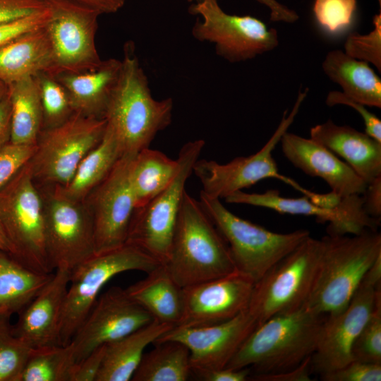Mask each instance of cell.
<instances>
[{
  "label": "cell",
  "mask_w": 381,
  "mask_h": 381,
  "mask_svg": "<svg viewBox=\"0 0 381 381\" xmlns=\"http://www.w3.org/2000/svg\"><path fill=\"white\" fill-rule=\"evenodd\" d=\"M121 66V60L110 58L102 60L100 66L92 71L54 76L66 90L74 112L104 119Z\"/></svg>",
  "instance_id": "24"
},
{
  "label": "cell",
  "mask_w": 381,
  "mask_h": 381,
  "mask_svg": "<svg viewBox=\"0 0 381 381\" xmlns=\"http://www.w3.org/2000/svg\"><path fill=\"white\" fill-rule=\"evenodd\" d=\"M326 104L329 107L338 104L346 105L357 111L363 120L365 133L381 142V121L377 116L369 111L365 105L347 97L340 91H330L327 95Z\"/></svg>",
  "instance_id": "43"
},
{
  "label": "cell",
  "mask_w": 381,
  "mask_h": 381,
  "mask_svg": "<svg viewBox=\"0 0 381 381\" xmlns=\"http://www.w3.org/2000/svg\"><path fill=\"white\" fill-rule=\"evenodd\" d=\"M310 135L342 158L367 184L381 176V142L365 133L327 120L312 127Z\"/></svg>",
  "instance_id": "23"
},
{
  "label": "cell",
  "mask_w": 381,
  "mask_h": 381,
  "mask_svg": "<svg viewBox=\"0 0 381 381\" xmlns=\"http://www.w3.org/2000/svg\"><path fill=\"white\" fill-rule=\"evenodd\" d=\"M380 298L381 255L368 271L347 306L327 315L311 356L312 373L320 375L352 361V345Z\"/></svg>",
  "instance_id": "14"
},
{
  "label": "cell",
  "mask_w": 381,
  "mask_h": 381,
  "mask_svg": "<svg viewBox=\"0 0 381 381\" xmlns=\"http://www.w3.org/2000/svg\"><path fill=\"white\" fill-rule=\"evenodd\" d=\"M132 156L123 155L83 201L93 222L95 253L114 249L126 242L136 208L128 180Z\"/></svg>",
  "instance_id": "16"
},
{
  "label": "cell",
  "mask_w": 381,
  "mask_h": 381,
  "mask_svg": "<svg viewBox=\"0 0 381 381\" xmlns=\"http://www.w3.org/2000/svg\"><path fill=\"white\" fill-rule=\"evenodd\" d=\"M35 145L9 142L0 149V190L29 162Z\"/></svg>",
  "instance_id": "40"
},
{
  "label": "cell",
  "mask_w": 381,
  "mask_h": 381,
  "mask_svg": "<svg viewBox=\"0 0 381 381\" xmlns=\"http://www.w3.org/2000/svg\"><path fill=\"white\" fill-rule=\"evenodd\" d=\"M200 202L228 244L237 272L254 283L279 260L310 236L306 229L282 234L244 219L220 199L200 191Z\"/></svg>",
  "instance_id": "5"
},
{
  "label": "cell",
  "mask_w": 381,
  "mask_h": 381,
  "mask_svg": "<svg viewBox=\"0 0 381 381\" xmlns=\"http://www.w3.org/2000/svg\"><path fill=\"white\" fill-rule=\"evenodd\" d=\"M254 284L236 271L183 288V311L176 326L210 325L234 318L248 310Z\"/></svg>",
  "instance_id": "20"
},
{
  "label": "cell",
  "mask_w": 381,
  "mask_h": 381,
  "mask_svg": "<svg viewBox=\"0 0 381 381\" xmlns=\"http://www.w3.org/2000/svg\"><path fill=\"white\" fill-rule=\"evenodd\" d=\"M322 68L347 97L365 106L381 107V79L368 63L334 49L326 54Z\"/></svg>",
  "instance_id": "27"
},
{
  "label": "cell",
  "mask_w": 381,
  "mask_h": 381,
  "mask_svg": "<svg viewBox=\"0 0 381 381\" xmlns=\"http://www.w3.org/2000/svg\"><path fill=\"white\" fill-rule=\"evenodd\" d=\"M324 248L310 236L254 284L248 308L258 325L303 307L313 285Z\"/></svg>",
  "instance_id": "7"
},
{
  "label": "cell",
  "mask_w": 381,
  "mask_h": 381,
  "mask_svg": "<svg viewBox=\"0 0 381 381\" xmlns=\"http://www.w3.org/2000/svg\"><path fill=\"white\" fill-rule=\"evenodd\" d=\"M323 381H380L381 363L352 360L344 365L320 375Z\"/></svg>",
  "instance_id": "41"
},
{
  "label": "cell",
  "mask_w": 381,
  "mask_h": 381,
  "mask_svg": "<svg viewBox=\"0 0 381 381\" xmlns=\"http://www.w3.org/2000/svg\"><path fill=\"white\" fill-rule=\"evenodd\" d=\"M255 1L266 6L270 10V19L272 22L293 23L296 22L299 18V16L295 11L279 3L277 0Z\"/></svg>",
  "instance_id": "50"
},
{
  "label": "cell",
  "mask_w": 381,
  "mask_h": 381,
  "mask_svg": "<svg viewBox=\"0 0 381 381\" xmlns=\"http://www.w3.org/2000/svg\"><path fill=\"white\" fill-rule=\"evenodd\" d=\"M104 119L74 112L62 123L41 131L28 162L40 186H66L87 154L102 139Z\"/></svg>",
  "instance_id": "9"
},
{
  "label": "cell",
  "mask_w": 381,
  "mask_h": 381,
  "mask_svg": "<svg viewBox=\"0 0 381 381\" xmlns=\"http://www.w3.org/2000/svg\"><path fill=\"white\" fill-rule=\"evenodd\" d=\"M116 84L110 96L104 119L123 155H134L149 147L157 134L171 122L173 99H155L135 53L127 42Z\"/></svg>",
  "instance_id": "1"
},
{
  "label": "cell",
  "mask_w": 381,
  "mask_h": 381,
  "mask_svg": "<svg viewBox=\"0 0 381 381\" xmlns=\"http://www.w3.org/2000/svg\"><path fill=\"white\" fill-rule=\"evenodd\" d=\"M225 201L265 207L279 213L315 217L320 223L328 222L327 234L356 235L366 230H377L380 219L374 218L365 211L363 195L353 194L341 196L334 207L320 206L304 195L286 198L278 190H267L262 193L236 191Z\"/></svg>",
  "instance_id": "17"
},
{
  "label": "cell",
  "mask_w": 381,
  "mask_h": 381,
  "mask_svg": "<svg viewBox=\"0 0 381 381\" xmlns=\"http://www.w3.org/2000/svg\"><path fill=\"white\" fill-rule=\"evenodd\" d=\"M163 265L182 289L236 272L225 239L200 201L186 191Z\"/></svg>",
  "instance_id": "3"
},
{
  "label": "cell",
  "mask_w": 381,
  "mask_h": 381,
  "mask_svg": "<svg viewBox=\"0 0 381 381\" xmlns=\"http://www.w3.org/2000/svg\"><path fill=\"white\" fill-rule=\"evenodd\" d=\"M189 13L201 17L192 28L193 37L213 44L217 54L231 63L254 59L279 45L277 30L255 17L224 12L219 0H197Z\"/></svg>",
  "instance_id": "11"
},
{
  "label": "cell",
  "mask_w": 381,
  "mask_h": 381,
  "mask_svg": "<svg viewBox=\"0 0 381 381\" xmlns=\"http://www.w3.org/2000/svg\"><path fill=\"white\" fill-rule=\"evenodd\" d=\"M36 77L42 106V130L48 129L64 122L74 111L66 90L54 75L42 72Z\"/></svg>",
  "instance_id": "36"
},
{
  "label": "cell",
  "mask_w": 381,
  "mask_h": 381,
  "mask_svg": "<svg viewBox=\"0 0 381 381\" xmlns=\"http://www.w3.org/2000/svg\"><path fill=\"white\" fill-rule=\"evenodd\" d=\"M0 250L6 252L11 255L14 253L13 247L6 235V233L0 222Z\"/></svg>",
  "instance_id": "52"
},
{
  "label": "cell",
  "mask_w": 381,
  "mask_h": 381,
  "mask_svg": "<svg viewBox=\"0 0 381 381\" xmlns=\"http://www.w3.org/2000/svg\"><path fill=\"white\" fill-rule=\"evenodd\" d=\"M54 272L32 270L0 250V315L20 312L51 280Z\"/></svg>",
  "instance_id": "30"
},
{
  "label": "cell",
  "mask_w": 381,
  "mask_h": 381,
  "mask_svg": "<svg viewBox=\"0 0 381 381\" xmlns=\"http://www.w3.org/2000/svg\"><path fill=\"white\" fill-rule=\"evenodd\" d=\"M352 360L381 363V298L351 347Z\"/></svg>",
  "instance_id": "38"
},
{
  "label": "cell",
  "mask_w": 381,
  "mask_h": 381,
  "mask_svg": "<svg viewBox=\"0 0 381 381\" xmlns=\"http://www.w3.org/2000/svg\"><path fill=\"white\" fill-rule=\"evenodd\" d=\"M161 263L139 248L126 243L95 253L71 271L61 318L59 344H68L99 296L114 276L128 271L148 273Z\"/></svg>",
  "instance_id": "6"
},
{
  "label": "cell",
  "mask_w": 381,
  "mask_h": 381,
  "mask_svg": "<svg viewBox=\"0 0 381 381\" xmlns=\"http://www.w3.org/2000/svg\"><path fill=\"white\" fill-rule=\"evenodd\" d=\"M374 25L368 34L351 32L346 37L344 52L358 60L373 64L381 71V11L373 18Z\"/></svg>",
  "instance_id": "39"
},
{
  "label": "cell",
  "mask_w": 381,
  "mask_h": 381,
  "mask_svg": "<svg viewBox=\"0 0 381 381\" xmlns=\"http://www.w3.org/2000/svg\"><path fill=\"white\" fill-rule=\"evenodd\" d=\"M123 155L117 139L106 126L102 140L83 159L69 183L56 187L66 197L83 202Z\"/></svg>",
  "instance_id": "32"
},
{
  "label": "cell",
  "mask_w": 381,
  "mask_h": 381,
  "mask_svg": "<svg viewBox=\"0 0 381 381\" xmlns=\"http://www.w3.org/2000/svg\"><path fill=\"white\" fill-rule=\"evenodd\" d=\"M179 169L178 159L163 152L145 148L131 157L128 180L136 208L154 198L174 179Z\"/></svg>",
  "instance_id": "29"
},
{
  "label": "cell",
  "mask_w": 381,
  "mask_h": 381,
  "mask_svg": "<svg viewBox=\"0 0 381 381\" xmlns=\"http://www.w3.org/2000/svg\"><path fill=\"white\" fill-rule=\"evenodd\" d=\"M0 222L14 259L36 272H54L46 250L43 199L28 162L0 190Z\"/></svg>",
  "instance_id": "8"
},
{
  "label": "cell",
  "mask_w": 381,
  "mask_h": 381,
  "mask_svg": "<svg viewBox=\"0 0 381 381\" xmlns=\"http://www.w3.org/2000/svg\"><path fill=\"white\" fill-rule=\"evenodd\" d=\"M44 238L53 271H71L95 254L94 226L83 202L64 195L56 186H42Z\"/></svg>",
  "instance_id": "13"
},
{
  "label": "cell",
  "mask_w": 381,
  "mask_h": 381,
  "mask_svg": "<svg viewBox=\"0 0 381 381\" xmlns=\"http://www.w3.org/2000/svg\"><path fill=\"white\" fill-rule=\"evenodd\" d=\"M71 271L56 269L51 280L20 311L13 333L32 348L59 344L62 310Z\"/></svg>",
  "instance_id": "22"
},
{
  "label": "cell",
  "mask_w": 381,
  "mask_h": 381,
  "mask_svg": "<svg viewBox=\"0 0 381 381\" xmlns=\"http://www.w3.org/2000/svg\"><path fill=\"white\" fill-rule=\"evenodd\" d=\"M188 2L193 3L196 1L197 0H187Z\"/></svg>",
  "instance_id": "54"
},
{
  "label": "cell",
  "mask_w": 381,
  "mask_h": 381,
  "mask_svg": "<svg viewBox=\"0 0 381 381\" xmlns=\"http://www.w3.org/2000/svg\"><path fill=\"white\" fill-rule=\"evenodd\" d=\"M308 91V89L306 88L298 92L291 111L289 114L287 111L284 112L274 133L256 153L247 157H236L226 164H219L214 160L198 159L193 166V173L201 183V191L209 197L224 199L261 180L275 178L307 195L309 190L279 172L272 152L283 134L294 122Z\"/></svg>",
  "instance_id": "12"
},
{
  "label": "cell",
  "mask_w": 381,
  "mask_h": 381,
  "mask_svg": "<svg viewBox=\"0 0 381 381\" xmlns=\"http://www.w3.org/2000/svg\"><path fill=\"white\" fill-rule=\"evenodd\" d=\"M46 5L72 6L93 10L102 14L114 13L119 11L126 0H38Z\"/></svg>",
  "instance_id": "46"
},
{
  "label": "cell",
  "mask_w": 381,
  "mask_h": 381,
  "mask_svg": "<svg viewBox=\"0 0 381 381\" xmlns=\"http://www.w3.org/2000/svg\"><path fill=\"white\" fill-rule=\"evenodd\" d=\"M173 327L154 320L131 334L107 344L96 381L131 380L145 348Z\"/></svg>",
  "instance_id": "26"
},
{
  "label": "cell",
  "mask_w": 381,
  "mask_h": 381,
  "mask_svg": "<svg viewBox=\"0 0 381 381\" xmlns=\"http://www.w3.org/2000/svg\"><path fill=\"white\" fill-rule=\"evenodd\" d=\"M106 344L102 345L74 366L71 381H96L103 361Z\"/></svg>",
  "instance_id": "45"
},
{
  "label": "cell",
  "mask_w": 381,
  "mask_h": 381,
  "mask_svg": "<svg viewBox=\"0 0 381 381\" xmlns=\"http://www.w3.org/2000/svg\"><path fill=\"white\" fill-rule=\"evenodd\" d=\"M11 109L8 93L0 99V149L10 142Z\"/></svg>",
  "instance_id": "51"
},
{
  "label": "cell",
  "mask_w": 381,
  "mask_h": 381,
  "mask_svg": "<svg viewBox=\"0 0 381 381\" xmlns=\"http://www.w3.org/2000/svg\"><path fill=\"white\" fill-rule=\"evenodd\" d=\"M75 363L71 343L32 348L20 381H71Z\"/></svg>",
  "instance_id": "34"
},
{
  "label": "cell",
  "mask_w": 381,
  "mask_h": 381,
  "mask_svg": "<svg viewBox=\"0 0 381 381\" xmlns=\"http://www.w3.org/2000/svg\"><path fill=\"white\" fill-rule=\"evenodd\" d=\"M8 315H0V381H20L32 347L16 336Z\"/></svg>",
  "instance_id": "35"
},
{
  "label": "cell",
  "mask_w": 381,
  "mask_h": 381,
  "mask_svg": "<svg viewBox=\"0 0 381 381\" xmlns=\"http://www.w3.org/2000/svg\"><path fill=\"white\" fill-rule=\"evenodd\" d=\"M153 344L152 350L143 353L131 380L186 381L192 372L188 349L175 340Z\"/></svg>",
  "instance_id": "33"
},
{
  "label": "cell",
  "mask_w": 381,
  "mask_h": 381,
  "mask_svg": "<svg viewBox=\"0 0 381 381\" xmlns=\"http://www.w3.org/2000/svg\"><path fill=\"white\" fill-rule=\"evenodd\" d=\"M311 356L290 370L271 374L250 375L249 380L255 381H310Z\"/></svg>",
  "instance_id": "47"
},
{
  "label": "cell",
  "mask_w": 381,
  "mask_h": 381,
  "mask_svg": "<svg viewBox=\"0 0 381 381\" xmlns=\"http://www.w3.org/2000/svg\"><path fill=\"white\" fill-rule=\"evenodd\" d=\"M147 274L125 289L126 293L155 320L176 326L183 311V289L162 264Z\"/></svg>",
  "instance_id": "28"
},
{
  "label": "cell",
  "mask_w": 381,
  "mask_h": 381,
  "mask_svg": "<svg viewBox=\"0 0 381 381\" xmlns=\"http://www.w3.org/2000/svg\"><path fill=\"white\" fill-rule=\"evenodd\" d=\"M44 26L0 49L1 81L8 85L42 72L51 74L52 52Z\"/></svg>",
  "instance_id": "25"
},
{
  "label": "cell",
  "mask_w": 381,
  "mask_h": 381,
  "mask_svg": "<svg viewBox=\"0 0 381 381\" xmlns=\"http://www.w3.org/2000/svg\"><path fill=\"white\" fill-rule=\"evenodd\" d=\"M324 248L304 307L328 315L344 308L361 282L381 255V235L366 230L356 235L322 238Z\"/></svg>",
  "instance_id": "4"
},
{
  "label": "cell",
  "mask_w": 381,
  "mask_h": 381,
  "mask_svg": "<svg viewBox=\"0 0 381 381\" xmlns=\"http://www.w3.org/2000/svg\"><path fill=\"white\" fill-rule=\"evenodd\" d=\"M204 146L202 139L184 144L177 158L179 169L174 179L160 193L134 211L126 243L139 248L162 265L169 257L186 181Z\"/></svg>",
  "instance_id": "10"
},
{
  "label": "cell",
  "mask_w": 381,
  "mask_h": 381,
  "mask_svg": "<svg viewBox=\"0 0 381 381\" xmlns=\"http://www.w3.org/2000/svg\"><path fill=\"white\" fill-rule=\"evenodd\" d=\"M153 320L125 289L109 288L99 296L70 342L75 362L95 349L118 340Z\"/></svg>",
  "instance_id": "18"
},
{
  "label": "cell",
  "mask_w": 381,
  "mask_h": 381,
  "mask_svg": "<svg viewBox=\"0 0 381 381\" xmlns=\"http://www.w3.org/2000/svg\"><path fill=\"white\" fill-rule=\"evenodd\" d=\"M279 143L285 157L306 174L320 177L340 195H363L367 187L344 161L313 139L285 132Z\"/></svg>",
  "instance_id": "21"
},
{
  "label": "cell",
  "mask_w": 381,
  "mask_h": 381,
  "mask_svg": "<svg viewBox=\"0 0 381 381\" xmlns=\"http://www.w3.org/2000/svg\"><path fill=\"white\" fill-rule=\"evenodd\" d=\"M44 28L52 52L51 75L78 73L94 70L102 61L95 45L100 14L72 6H49Z\"/></svg>",
  "instance_id": "15"
},
{
  "label": "cell",
  "mask_w": 381,
  "mask_h": 381,
  "mask_svg": "<svg viewBox=\"0 0 381 381\" xmlns=\"http://www.w3.org/2000/svg\"><path fill=\"white\" fill-rule=\"evenodd\" d=\"M250 368L231 369L226 367L210 370L192 371L191 375L205 381H246L249 380Z\"/></svg>",
  "instance_id": "48"
},
{
  "label": "cell",
  "mask_w": 381,
  "mask_h": 381,
  "mask_svg": "<svg viewBox=\"0 0 381 381\" xmlns=\"http://www.w3.org/2000/svg\"><path fill=\"white\" fill-rule=\"evenodd\" d=\"M8 95L11 109L10 142L35 145L43 125L42 106L36 75L8 85Z\"/></svg>",
  "instance_id": "31"
},
{
  "label": "cell",
  "mask_w": 381,
  "mask_h": 381,
  "mask_svg": "<svg viewBox=\"0 0 381 381\" xmlns=\"http://www.w3.org/2000/svg\"><path fill=\"white\" fill-rule=\"evenodd\" d=\"M50 7L32 15L0 23V49L18 37L44 25Z\"/></svg>",
  "instance_id": "42"
},
{
  "label": "cell",
  "mask_w": 381,
  "mask_h": 381,
  "mask_svg": "<svg viewBox=\"0 0 381 381\" xmlns=\"http://www.w3.org/2000/svg\"><path fill=\"white\" fill-rule=\"evenodd\" d=\"M8 93V85L0 80V99L3 98Z\"/></svg>",
  "instance_id": "53"
},
{
  "label": "cell",
  "mask_w": 381,
  "mask_h": 381,
  "mask_svg": "<svg viewBox=\"0 0 381 381\" xmlns=\"http://www.w3.org/2000/svg\"><path fill=\"white\" fill-rule=\"evenodd\" d=\"M48 7L38 0H0V23L41 12Z\"/></svg>",
  "instance_id": "44"
},
{
  "label": "cell",
  "mask_w": 381,
  "mask_h": 381,
  "mask_svg": "<svg viewBox=\"0 0 381 381\" xmlns=\"http://www.w3.org/2000/svg\"><path fill=\"white\" fill-rule=\"evenodd\" d=\"M356 0H314L313 12L318 24L330 34H338L352 24Z\"/></svg>",
  "instance_id": "37"
},
{
  "label": "cell",
  "mask_w": 381,
  "mask_h": 381,
  "mask_svg": "<svg viewBox=\"0 0 381 381\" xmlns=\"http://www.w3.org/2000/svg\"><path fill=\"white\" fill-rule=\"evenodd\" d=\"M327 315L303 306L276 315L258 325L226 368H250V375L284 372L314 353Z\"/></svg>",
  "instance_id": "2"
},
{
  "label": "cell",
  "mask_w": 381,
  "mask_h": 381,
  "mask_svg": "<svg viewBox=\"0 0 381 381\" xmlns=\"http://www.w3.org/2000/svg\"><path fill=\"white\" fill-rule=\"evenodd\" d=\"M363 207L370 216L380 219L381 216V176L367 184L363 193Z\"/></svg>",
  "instance_id": "49"
},
{
  "label": "cell",
  "mask_w": 381,
  "mask_h": 381,
  "mask_svg": "<svg viewBox=\"0 0 381 381\" xmlns=\"http://www.w3.org/2000/svg\"><path fill=\"white\" fill-rule=\"evenodd\" d=\"M258 325L248 310L224 322L198 327H173L153 343L175 340L190 352L192 371L224 368ZM192 373V372H191Z\"/></svg>",
  "instance_id": "19"
}]
</instances>
